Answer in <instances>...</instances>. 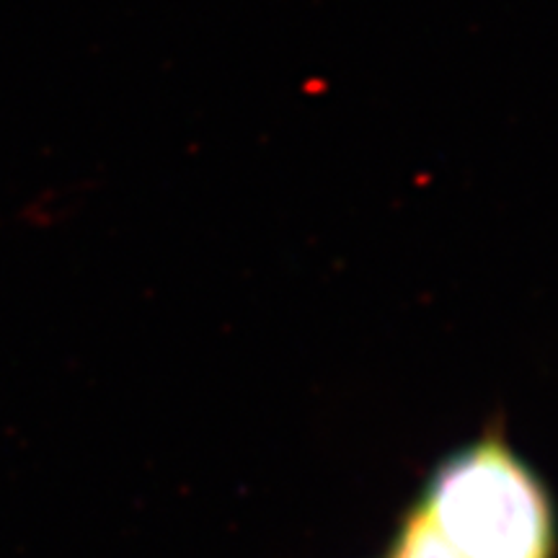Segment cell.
<instances>
[{
	"label": "cell",
	"instance_id": "obj_2",
	"mask_svg": "<svg viewBox=\"0 0 558 558\" xmlns=\"http://www.w3.org/2000/svg\"><path fill=\"white\" fill-rule=\"evenodd\" d=\"M390 558H463L439 535L422 509H414L396 535Z\"/></svg>",
	"mask_w": 558,
	"mask_h": 558
},
{
	"label": "cell",
	"instance_id": "obj_1",
	"mask_svg": "<svg viewBox=\"0 0 558 558\" xmlns=\"http://www.w3.org/2000/svg\"><path fill=\"white\" fill-rule=\"evenodd\" d=\"M424 514L463 558H554L556 520L541 478L488 435L432 473Z\"/></svg>",
	"mask_w": 558,
	"mask_h": 558
}]
</instances>
